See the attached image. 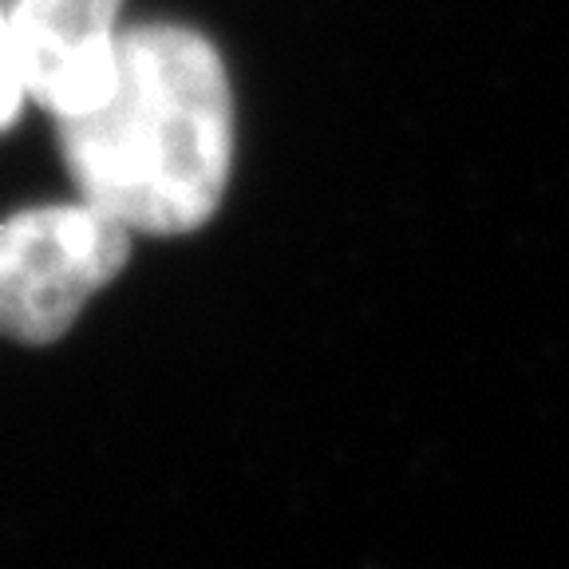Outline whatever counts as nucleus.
Returning <instances> with one entry per match:
<instances>
[{
  "label": "nucleus",
  "instance_id": "nucleus-3",
  "mask_svg": "<svg viewBox=\"0 0 569 569\" xmlns=\"http://www.w3.org/2000/svg\"><path fill=\"white\" fill-rule=\"evenodd\" d=\"M28 103L56 123L88 116L111 91L123 52V0H4Z\"/></svg>",
  "mask_w": 569,
  "mask_h": 569
},
{
  "label": "nucleus",
  "instance_id": "nucleus-4",
  "mask_svg": "<svg viewBox=\"0 0 569 569\" xmlns=\"http://www.w3.org/2000/svg\"><path fill=\"white\" fill-rule=\"evenodd\" d=\"M24 103H28V88H24V71H20L17 40H12L9 4L0 0V131H9L17 123Z\"/></svg>",
  "mask_w": 569,
  "mask_h": 569
},
{
  "label": "nucleus",
  "instance_id": "nucleus-1",
  "mask_svg": "<svg viewBox=\"0 0 569 569\" xmlns=\"http://www.w3.org/2000/svg\"><path fill=\"white\" fill-rule=\"evenodd\" d=\"M56 127L76 194L131 233L198 230L230 187L233 83L218 44L190 24H127L107 99Z\"/></svg>",
  "mask_w": 569,
  "mask_h": 569
},
{
  "label": "nucleus",
  "instance_id": "nucleus-2",
  "mask_svg": "<svg viewBox=\"0 0 569 569\" xmlns=\"http://www.w3.org/2000/svg\"><path fill=\"white\" fill-rule=\"evenodd\" d=\"M123 222L88 198L40 202L0 218V337L56 345L131 258Z\"/></svg>",
  "mask_w": 569,
  "mask_h": 569
}]
</instances>
